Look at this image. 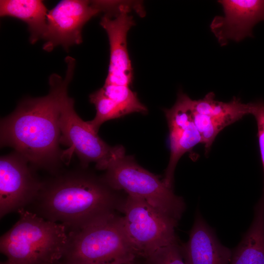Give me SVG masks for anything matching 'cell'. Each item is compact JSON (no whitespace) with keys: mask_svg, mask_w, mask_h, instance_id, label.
Segmentation results:
<instances>
[{"mask_svg":"<svg viewBox=\"0 0 264 264\" xmlns=\"http://www.w3.org/2000/svg\"><path fill=\"white\" fill-rule=\"evenodd\" d=\"M65 78L56 73L49 77V93L43 97L22 101L15 110L0 123V144L13 148L28 163L50 169L62 158L59 144L62 95L72 79L75 60L65 59Z\"/></svg>","mask_w":264,"mask_h":264,"instance_id":"6da1fadb","label":"cell"},{"mask_svg":"<svg viewBox=\"0 0 264 264\" xmlns=\"http://www.w3.org/2000/svg\"><path fill=\"white\" fill-rule=\"evenodd\" d=\"M112 190L102 178L72 172L43 183L35 201L39 216L76 230L114 213Z\"/></svg>","mask_w":264,"mask_h":264,"instance_id":"7a4b0ae2","label":"cell"},{"mask_svg":"<svg viewBox=\"0 0 264 264\" xmlns=\"http://www.w3.org/2000/svg\"><path fill=\"white\" fill-rule=\"evenodd\" d=\"M18 212L19 220L0 240L7 264H60L67 245V228L24 208Z\"/></svg>","mask_w":264,"mask_h":264,"instance_id":"3957f363","label":"cell"},{"mask_svg":"<svg viewBox=\"0 0 264 264\" xmlns=\"http://www.w3.org/2000/svg\"><path fill=\"white\" fill-rule=\"evenodd\" d=\"M104 168L106 172L102 179L112 190H124L128 196L143 199L172 218H181L185 208L183 198L175 195L158 176L139 165L133 156L126 155L123 146H115Z\"/></svg>","mask_w":264,"mask_h":264,"instance_id":"277c9868","label":"cell"},{"mask_svg":"<svg viewBox=\"0 0 264 264\" xmlns=\"http://www.w3.org/2000/svg\"><path fill=\"white\" fill-rule=\"evenodd\" d=\"M136 258L125 235L121 217L113 213L81 229L70 231L60 264L123 262Z\"/></svg>","mask_w":264,"mask_h":264,"instance_id":"5b68a950","label":"cell"},{"mask_svg":"<svg viewBox=\"0 0 264 264\" xmlns=\"http://www.w3.org/2000/svg\"><path fill=\"white\" fill-rule=\"evenodd\" d=\"M123 227L136 257L144 259L159 249L178 242L177 220L139 198L128 196L122 205Z\"/></svg>","mask_w":264,"mask_h":264,"instance_id":"8992f818","label":"cell"},{"mask_svg":"<svg viewBox=\"0 0 264 264\" xmlns=\"http://www.w3.org/2000/svg\"><path fill=\"white\" fill-rule=\"evenodd\" d=\"M74 100L67 94V90L65 91L60 106V143L69 148L63 152L62 158L65 155L68 156L75 153L83 166L87 167L94 162L96 169L103 170L115 147L108 145L88 121L79 117L74 110Z\"/></svg>","mask_w":264,"mask_h":264,"instance_id":"52a82bcc","label":"cell"},{"mask_svg":"<svg viewBox=\"0 0 264 264\" xmlns=\"http://www.w3.org/2000/svg\"><path fill=\"white\" fill-rule=\"evenodd\" d=\"M95 0H63L47 15V27L43 37L44 50L50 52L61 45L66 50L80 44L85 24L101 12Z\"/></svg>","mask_w":264,"mask_h":264,"instance_id":"ba28073f","label":"cell"},{"mask_svg":"<svg viewBox=\"0 0 264 264\" xmlns=\"http://www.w3.org/2000/svg\"><path fill=\"white\" fill-rule=\"evenodd\" d=\"M28 163L16 152L0 157V218L24 208L38 197L43 183L34 176Z\"/></svg>","mask_w":264,"mask_h":264,"instance_id":"9c48e42d","label":"cell"},{"mask_svg":"<svg viewBox=\"0 0 264 264\" xmlns=\"http://www.w3.org/2000/svg\"><path fill=\"white\" fill-rule=\"evenodd\" d=\"M128 5L118 4L105 13L101 26L108 36L110 61L105 85L129 86L132 80V69L127 43L128 33L135 24Z\"/></svg>","mask_w":264,"mask_h":264,"instance_id":"30bf717a","label":"cell"},{"mask_svg":"<svg viewBox=\"0 0 264 264\" xmlns=\"http://www.w3.org/2000/svg\"><path fill=\"white\" fill-rule=\"evenodd\" d=\"M252 103H243L238 98L224 102L215 99L213 92L203 98L192 101L194 123L204 145L205 154L219 132L226 127L251 114Z\"/></svg>","mask_w":264,"mask_h":264,"instance_id":"8fae6325","label":"cell"},{"mask_svg":"<svg viewBox=\"0 0 264 264\" xmlns=\"http://www.w3.org/2000/svg\"><path fill=\"white\" fill-rule=\"evenodd\" d=\"M192 101L187 94L179 91L175 105L164 110L169 129L171 154L163 180L170 188L173 187L174 172L179 159L197 145L202 143L193 119Z\"/></svg>","mask_w":264,"mask_h":264,"instance_id":"7c38bea8","label":"cell"},{"mask_svg":"<svg viewBox=\"0 0 264 264\" xmlns=\"http://www.w3.org/2000/svg\"><path fill=\"white\" fill-rule=\"evenodd\" d=\"M218 2L224 14L214 18L210 29L221 46L230 40L239 42L253 37L254 26L264 21V0H221Z\"/></svg>","mask_w":264,"mask_h":264,"instance_id":"4fadbf2b","label":"cell"},{"mask_svg":"<svg viewBox=\"0 0 264 264\" xmlns=\"http://www.w3.org/2000/svg\"><path fill=\"white\" fill-rule=\"evenodd\" d=\"M186 264H230L232 250L223 245L200 215H196L188 241L180 245Z\"/></svg>","mask_w":264,"mask_h":264,"instance_id":"5bb4252c","label":"cell"},{"mask_svg":"<svg viewBox=\"0 0 264 264\" xmlns=\"http://www.w3.org/2000/svg\"><path fill=\"white\" fill-rule=\"evenodd\" d=\"M230 264H264V195L256 204L252 223L232 250Z\"/></svg>","mask_w":264,"mask_h":264,"instance_id":"9a60e30c","label":"cell"},{"mask_svg":"<svg viewBox=\"0 0 264 264\" xmlns=\"http://www.w3.org/2000/svg\"><path fill=\"white\" fill-rule=\"evenodd\" d=\"M48 10L39 0H1V17L9 16L25 22L30 33L29 41L35 44L42 39L47 27Z\"/></svg>","mask_w":264,"mask_h":264,"instance_id":"2e32d148","label":"cell"},{"mask_svg":"<svg viewBox=\"0 0 264 264\" xmlns=\"http://www.w3.org/2000/svg\"><path fill=\"white\" fill-rule=\"evenodd\" d=\"M89 100L95 106L96 115L92 120L88 122L97 132L105 122L125 115L119 106L106 95L102 88L91 93Z\"/></svg>","mask_w":264,"mask_h":264,"instance_id":"e0dca14e","label":"cell"},{"mask_svg":"<svg viewBox=\"0 0 264 264\" xmlns=\"http://www.w3.org/2000/svg\"><path fill=\"white\" fill-rule=\"evenodd\" d=\"M105 93L121 109L125 115L133 112L147 113V108L138 100L136 93L129 86L105 85L102 88Z\"/></svg>","mask_w":264,"mask_h":264,"instance_id":"ac0fdd59","label":"cell"},{"mask_svg":"<svg viewBox=\"0 0 264 264\" xmlns=\"http://www.w3.org/2000/svg\"><path fill=\"white\" fill-rule=\"evenodd\" d=\"M144 260L145 264H186L178 242L159 249Z\"/></svg>","mask_w":264,"mask_h":264,"instance_id":"d6986e66","label":"cell"},{"mask_svg":"<svg viewBox=\"0 0 264 264\" xmlns=\"http://www.w3.org/2000/svg\"><path fill=\"white\" fill-rule=\"evenodd\" d=\"M251 114L256 121L258 129V137L259 148L264 174V102L259 100L252 103ZM264 194V187L263 194Z\"/></svg>","mask_w":264,"mask_h":264,"instance_id":"ffe728a7","label":"cell"},{"mask_svg":"<svg viewBox=\"0 0 264 264\" xmlns=\"http://www.w3.org/2000/svg\"><path fill=\"white\" fill-rule=\"evenodd\" d=\"M137 264L136 263V260H133L129 262H113L110 263H95V264Z\"/></svg>","mask_w":264,"mask_h":264,"instance_id":"44dd1931","label":"cell"},{"mask_svg":"<svg viewBox=\"0 0 264 264\" xmlns=\"http://www.w3.org/2000/svg\"><path fill=\"white\" fill-rule=\"evenodd\" d=\"M0 264H7V263H6V262H1L0 263Z\"/></svg>","mask_w":264,"mask_h":264,"instance_id":"7402d4cb","label":"cell"}]
</instances>
